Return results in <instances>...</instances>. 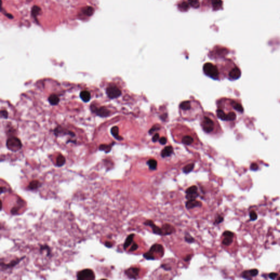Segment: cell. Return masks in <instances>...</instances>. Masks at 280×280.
Listing matches in <instances>:
<instances>
[{
	"label": "cell",
	"mask_w": 280,
	"mask_h": 280,
	"mask_svg": "<svg viewBox=\"0 0 280 280\" xmlns=\"http://www.w3.org/2000/svg\"><path fill=\"white\" fill-rule=\"evenodd\" d=\"M25 256H24L23 257H21L20 258H17L15 259L12 260V261H10L8 264H7L1 262V269L3 268L4 270H6V269H8L14 268L15 266H16L17 265L19 264L20 261L24 260L25 259Z\"/></svg>",
	"instance_id": "obj_13"
},
{
	"label": "cell",
	"mask_w": 280,
	"mask_h": 280,
	"mask_svg": "<svg viewBox=\"0 0 280 280\" xmlns=\"http://www.w3.org/2000/svg\"><path fill=\"white\" fill-rule=\"evenodd\" d=\"M189 3L191 6L197 8L200 6L199 1L198 0H189Z\"/></svg>",
	"instance_id": "obj_34"
},
{
	"label": "cell",
	"mask_w": 280,
	"mask_h": 280,
	"mask_svg": "<svg viewBox=\"0 0 280 280\" xmlns=\"http://www.w3.org/2000/svg\"><path fill=\"white\" fill-rule=\"evenodd\" d=\"M277 279H280V276H279V277H277Z\"/></svg>",
	"instance_id": "obj_49"
},
{
	"label": "cell",
	"mask_w": 280,
	"mask_h": 280,
	"mask_svg": "<svg viewBox=\"0 0 280 280\" xmlns=\"http://www.w3.org/2000/svg\"><path fill=\"white\" fill-rule=\"evenodd\" d=\"M203 70L205 74L207 76L215 80L219 79V73L218 69L215 65L211 63H206L203 66Z\"/></svg>",
	"instance_id": "obj_2"
},
{
	"label": "cell",
	"mask_w": 280,
	"mask_h": 280,
	"mask_svg": "<svg viewBox=\"0 0 280 280\" xmlns=\"http://www.w3.org/2000/svg\"><path fill=\"white\" fill-rule=\"evenodd\" d=\"M173 153V148L171 146H166L161 152V156L162 158H166L171 156Z\"/></svg>",
	"instance_id": "obj_16"
},
{
	"label": "cell",
	"mask_w": 280,
	"mask_h": 280,
	"mask_svg": "<svg viewBox=\"0 0 280 280\" xmlns=\"http://www.w3.org/2000/svg\"><path fill=\"white\" fill-rule=\"evenodd\" d=\"M178 8L182 11H186L189 8V5L186 2H183L178 6Z\"/></svg>",
	"instance_id": "obj_32"
},
{
	"label": "cell",
	"mask_w": 280,
	"mask_h": 280,
	"mask_svg": "<svg viewBox=\"0 0 280 280\" xmlns=\"http://www.w3.org/2000/svg\"><path fill=\"white\" fill-rule=\"evenodd\" d=\"M1 118L5 119L7 118H8V113H7L6 111L2 110L1 111Z\"/></svg>",
	"instance_id": "obj_39"
},
{
	"label": "cell",
	"mask_w": 280,
	"mask_h": 280,
	"mask_svg": "<svg viewBox=\"0 0 280 280\" xmlns=\"http://www.w3.org/2000/svg\"><path fill=\"white\" fill-rule=\"evenodd\" d=\"M186 198L187 200L196 199L199 196L198 188L196 186H192L188 188L186 190Z\"/></svg>",
	"instance_id": "obj_8"
},
{
	"label": "cell",
	"mask_w": 280,
	"mask_h": 280,
	"mask_svg": "<svg viewBox=\"0 0 280 280\" xmlns=\"http://www.w3.org/2000/svg\"><path fill=\"white\" fill-rule=\"evenodd\" d=\"M140 273V269L136 267H131L125 270L124 273L130 279H137Z\"/></svg>",
	"instance_id": "obj_10"
},
{
	"label": "cell",
	"mask_w": 280,
	"mask_h": 280,
	"mask_svg": "<svg viewBox=\"0 0 280 280\" xmlns=\"http://www.w3.org/2000/svg\"><path fill=\"white\" fill-rule=\"evenodd\" d=\"M111 148H112V146H111L110 145L102 144L100 146V147H99V150H100L104 151L106 153H108L110 152V150H111Z\"/></svg>",
	"instance_id": "obj_30"
},
{
	"label": "cell",
	"mask_w": 280,
	"mask_h": 280,
	"mask_svg": "<svg viewBox=\"0 0 280 280\" xmlns=\"http://www.w3.org/2000/svg\"><path fill=\"white\" fill-rule=\"evenodd\" d=\"M161 268L164 269L165 270H167V271H169V270H171V268L170 266H168V265H166V264H162L161 265Z\"/></svg>",
	"instance_id": "obj_41"
},
{
	"label": "cell",
	"mask_w": 280,
	"mask_h": 280,
	"mask_svg": "<svg viewBox=\"0 0 280 280\" xmlns=\"http://www.w3.org/2000/svg\"><path fill=\"white\" fill-rule=\"evenodd\" d=\"M40 11H41V8L37 6H35L33 7L32 8V11H31V13H32V16L33 17L36 18L37 15L39 14Z\"/></svg>",
	"instance_id": "obj_29"
},
{
	"label": "cell",
	"mask_w": 280,
	"mask_h": 280,
	"mask_svg": "<svg viewBox=\"0 0 280 280\" xmlns=\"http://www.w3.org/2000/svg\"><path fill=\"white\" fill-rule=\"evenodd\" d=\"M184 240H185L186 242L189 243H192L195 242L194 238H193V237H192L188 233H186V235H185V237H184Z\"/></svg>",
	"instance_id": "obj_31"
},
{
	"label": "cell",
	"mask_w": 280,
	"mask_h": 280,
	"mask_svg": "<svg viewBox=\"0 0 280 280\" xmlns=\"http://www.w3.org/2000/svg\"><path fill=\"white\" fill-rule=\"evenodd\" d=\"M90 109L92 111L95 113L97 116L101 117H108L110 113V111L104 107L98 108L96 106H94L93 105L90 106Z\"/></svg>",
	"instance_id": "obj_9"
},
{
	"label": "cell",
	"mask_w": 280,
	"mask_h": 280,
	"mask_svg": "<svg viewBox=\"0 0 280 280\" xmlns=\"http://www.w3.org/2000/svg\"><path fill=\"white\" fill-rule=\"evenodd\" d=\"M143 224L144 225H146V226L150 227L151 228L152 230L153 233L154 234L158 235H160V236H162V228H160V227H159L158 226H157L156 225L154 224V222L152 220L147 219L145 222H144Z\"/></svg>",
	"instance_id": "obj_11"
},
{
	"label": "cell",
	"mask_w": 280,
	"mask_h": 280,
	"mask_svg": "<svg viewBox=\"0 0 280 280\" xmlns=\"http://www.w3.org/2000/svg\"><path fill=\"white\" fill-rule=\"evenodd\" d=\"M106 94L110 99H116L119 97L122 92L121 90L115 85L109 86L106 89Z\"/></svg>",
	"instance_id": "obj_7"
},
{
	"label": "cell",
	"mask_w": 280,
	"mask_h": 280,
	"mask_svg": "<svg viewBox=\"0 0 280 280\" xmlns=\"http://www.w3.org/2000/svg\"><path fill=\"white\" fill-rule=\"evenodd\" d=\"M182 142L186 145H190L194 142V139L192 136L187 135L182 137Z\"/></svg>",
	"instance_id": "obj_19"
},
{
	"label": "cell",
	"mask_w": 280,
	"mask_h": 280,
	"mask_svg": "<svg viewBox=\"0 0 280 280\" xmlns=\"http://www.w3.org/2000/svg\"><path fill=\"white\" fill-rule=\"evenodd\" d=\"M212 5L214 10H218L222 6V0H211Z\"/></svg>",
	"instance_id": "obj_25"
},
{
	"label": "cell",
	"mask_w": 280,
	"mask_h": 280,
	"mask_svg": "<svg viewBox=\"0 0 280 280\" xmlns=\"http://www.w3.org/2000/svg\"><path fill=\"white\" fill-rule=\"evenodd\" d=\"M135 235L134 234H131L126 237L124 243L123 244V249L124 250L127 249L130 246L131 243H133V240H134Z\"/></svg>",
	"instance_id": "obj_15"
},
{
	"label": "cell",
	"mask_w": 280,
	"mask_h": 280,
	"mask_svg": "<svg viewBox=\"0 0 280 280\" xmlns=\"http://www.w3.org/2000/svg\"><path fill=\"white\" fill-rule=\"evenodd\" d=\"M7 147L8 150L12 152H17L22 147V144L18 138L12 137L9 138L7 141Z\"/></svg>",
	"instance_id": "obj_4"
},
{
	"label": "cell",
	"mask_w": 280,
	"mask_h": 280,
	"mask_svg": "<svg viewBox=\"0 0 280 280\" xmlns=\"http://www.w3.org/2000/svg\"><path fill=\"white\" fill-rule=\"evenodd\" d=\"M111 132L112 135L115 137L117 140H122V137H120L119 135V129L117 126H113L112 127Z\"/></svg>",
	"instance_id": "obj_27"
},
{
	"label": "cell",
	"mask_w": 280,
	"mask_h": 280,
	"mask_svg": "<svg viewBox=\"0 0 280 280\" xmlns=\"http://www.w3.org/2000/svg\"><path fill=\"white\" fill-rule=\"evenodd\" d=\"M193 257V255H187L186 257H184V261H189Z\"/></svg>",
	"instance_id": "obj_45"
},
{
	"label": "cell",
	"mask_w": 280,
	"mask_h": 280,
	"mask_svg": "<svg viewBox=\"0 0 280 280\" xmlns=\"http://www.w3.org/2000/svg\"><path fill=\"white\" fill-rule=\"evenodd\" d=\"M180 107L182 111H188L191 108V102L189 101H185L180 103Z\"/></svg>",
	"instance_id": "obj_21"
},
{
	"label": "cell",
	"mask_w": 280,
	"mask_h": 280,
	"mask_svg": "<svg viewBox=\"0 0 280 280\" xmlns=\"http://www.w3.org/2000/svg\"><path fill=\"white\" fill-rule=\"evenodd\" d=\"M164 252L165 251L162 245L158 243H155L152 245L148 252L143 254V257L147 260L153 261L156 260L155 254L156 255H159L160 258H162L164 255Z\"/></svg>",
	"instance_id": "obj_1"
},
{
	"label": "cell",
	"mask_w": 280,
	"mask_h": 280,
	"mask_svg": "<svg viewBox=\"0 0 280 280\" xmlns=\"http://www.w3.org/2000/svg\"><path fill=\"white\" fill-rule=\"evenodd\" d=\"M194 163H191V164H188L187 165L184 166L183 168H182V171L183 173L186 174H188L189 173H190V172H192L193 170V169L194 168Z\"/></svg>",
	"instance_id": "obj_24"
},
{
	"label": "cell",
	"mask_w": 280,
	"mask_h": 280,
	"mask_svg": "<svg viewBox=\"0 0 280 280\" xmlns=\"http://www.w3.org/2000/svg\"><path fill=\"white\" fill-rule=\"evenodd\" d=\"M242 276H243V277L245 278V279H251V277H252L251 275V274H250L249 270V271H244V272L243 273V274H242Z\"/></svg>",
	"instance_id": "obj_37"
},
{
	"label": "cell",
	"mask_w": 280,
	"mask_h": 280,
	"mask_svg": "<svg viewBox=\"0 0 280 280\" xmlns=\"http://www.w3.org/2000/svg\"><path fill=\"white\" fill-rule=\"evenodd\" d=\"M257 217H258L257 214V213L255 211H252L250 212V218H251V220L255 221V219H257Z\"/></svg>",
	"instance_id": "obj_36"
},
{
	"label": "cell",
	"mask_w": 280,
	"mask_h": 280,
	"mask_svg": "<svg viewBox=\"0 0 280 280\" xmlns=\"http://www.w3.org/2000/svg\"><path fill=\"white\" fill-rule=\"evenodd\" d=\"M66 162L65 158L62 155L57 156L56 158V165L57 167H61Z\"/></svg>",
	"instance_id": "obj_23"
},
{
	"label": "cell",
	"mask_w": 280,
	"mask_h": 280,
	"mask_svg": "<svg viewBox=\"0 0 280 280\" xmlns=\"http://www.w3.org/2000/svg\"><path fill=\"white\" fill-rule=\"evenodd\" d=\"M48 100L50 104L53 106L57 105L60 101V99L58 96H57L55 94L51 95L48 98Z\"/></svg>",
	"instance_id": "obj_22"
},
{
	"label": "cell",
	"mask_w": 280,
	"mask_h": 280,
	"mask_svg": "<svg viewBox=\"0 0 280 280\" xmlns=\"http://www.w3.org/2000/svg\"><path fill=\"white\" fill-rule=\"evenodd\" d=\"M39 251H40L41 253H42V252L46 251L47 252V257H49L51 255V250L50 249L49 246L48 245H41L40 246Z\"/></svg>",
	"instance_id": "obj_26"
},
{
	"label": "cell",
	"mask_w": 280,
	"mask_h": 280,
	"mask_svg": "<svg viewBox=\"0 0 280 280\" xmlns=\"http://www.w3.org/2000/svg\"><path fill=\"white\" fill-rule=\"evenodd\" d=\"M80 97L81 99L85 102H89L91 99V94L90 92L87 90H83L80 93Z\"/></svg>",
	"instance_id": "obj_18"
},
{
	"label": "cell",
	"mask_w": 280,
	"mask_h": 280,
	"mask_svg": "<svg viewBox=\"0 0 280 280\" xmlns=\"http://www.w3.org/2000/svg\"><path fill=\"white\" fill-rule=\"evenodd\" d=\"M222 236L223 239L222 241V243L224 246L229 247L231 246L234 241L235 240V234L234 233L230 231H225L223 233Z\"/></svg>",
	"instance_id": "obj_6"
},
{
	"label": "cell",
	"mask_w": 280,
	"mask_h": 280,
	"mask_svg": "<svg viewBox=\"0 0 280 280\" xmlns=\"http://www.w3.org/2000/svg\"><path fill=\"white\" fill-rule=\"evenodd\" d=\"M216 122L209 117L205 116L201 122V126L206 133H211L216 128Z\"/></svg>",
	"instance_id": "obj_3"
},
{
	"label": "cell",
	"mask_w": 280,
	"mask_h": 280,
	"mask_svg": "<svg viewBox=\"0 0 280 280\" xmlns=\"http://www.w3.org/2000/svg\"><path fill=\"white\" fill-rule=\"evenodd\" d=\"M167 142V140L165 137H162L159 140V142L161 143L162 144H166Z\"/></svg>",
	"instance_id": "obj_43"
},
{
	"label": "cell",
	"mask_w": 280,
	"mask_h": 280,
	"mask_svg": "<svg viewBox=\"0 0 280 280\" xmlns=\"http://www.w3.org/2000/svg\"><path fill=\"white\" fill-rule=\"evenodd\" d=\"M251 168L252 170H256L257 168H258V166L257 165L255 164H253L252 165H251Z\"/></svg>",
	"instance_id": "obj_47"
},
{
	"label": "cell",
	"mask_w": 280,
	"mask_h": 280,
	"mask_svg": "<svg viewBox=\"0 0 280 280\" xmlns=\"http://www.w3.org/2000/svg\"><path fill=\"white\" fill-rule=\"evenodd\" d=\"M77 279L78 280H95V275L93 270L90 269H86L77 273Z\"/></svg>",
	"instance_id": "obj_5"
},
{
	"label": "cell",
	"mask_w": 280,
	"mask_h": 280,
	"mask_svg": "<svg viewBox=\"0 0 280 280\" xmlns=\"http://www.w3.org/2000/svg\"><path fill=\"white\" fill-rule=\"evenodd\" d=\"M159 128H160V126L159 125H156L152 128V129L150 130V133H153V132H154L155 131L159 129Z\"/></svg>",
	"instance_id": "obj_40"
},
{
	"label": "cell",
	"mask_w": 280,
	"mask_h": 280,
	"mask_svg": "<svg viewBox=\"0 0 280 280\" xmlns=\"http://www.w3.org/2000/svg\"><path fill=\"white\" fill-rule=\"evenodd\" d=\"M162 230V237L170 235L176 232V229L174 226L168 223L163 224L161 227Z\"/></svg>",
	"instance_id": "obj_12"
},
{
	"label": "cell",
	"mask_w": 280,
	"mask_h": 280,
	"mask_svg": "<svg viewBox=\"0 0 280 280\" xmlns=\"http://www.w3.org/2000/svg\"><path fill=\"white\" fill-rule=\"evenodd\" d=\"M95 12V10L93 7L90 6H88L85 7L83 9V13L84 14L87 15L88 17L92 16Z\"/></svg>",
	"instance_id": "obj_28"
},
{
	"label": "cell",
	"mask_w": 280,
	"mask_h": 280,
	"mask_svg": "<svg viewBox=\"0 0 280 280\" xmlns=\"http://www.w3.org/2000/svg\"><path fill=\"white\" fill-rule=\"evenodd\" d=\"M138 248V244H137V243H135V242H134V243H132V245L131 246L130 249H129V252H131L135 251L136 250H137Z\"/></svg>",
	"instance_id": "obj_35"
},
{
	"label": "cell",
	"mask_w": 280,
	"mask_h": 280,
	"mask_svg": "<svg viewBox=\"0 0 280 280\" xmlns=\"http://www.w3.org/2000/svg\"><path fill=\"white\" fill-rule=\"evenodd\" d=\"M159 138V135L158 134H156L153 137V138H152V141L153 142H156L158 140V139Z\"/></svg>",
	"instance_id": "obj_44"
},
{
	"label": "cell",
	"mask_w": 280,
	"mask_h": 280,
	"mask_svg": "<svg viewBox=\"0 0 280 280\" xmlns=\"http://www.w3.org/2000/svg\"><path fill=\"white\" fill-rule=\"evenodd\" d=\"M105 246H106L108 248H111L112 246H113L112 243H111V242H109V241H106L105 243Z\"/></svg>",
	"instance_id": "obj_46"
},
{
	"label": "cell",
	"mask_w": 280,
	"mask_h": 280,
	"mask_svg": "<svg viewBox=\"0 0 280 280\" xmlns=\"http://www.w3.org/2000/svg\"><path fill=\"white\" fill-rule=\"evenodd\" d=\"M147 164L148 165L149 168L152 171L156 170L157 168L158 163L156 160L153 159H150L147 162Z\"/></svg>",
	"instance_id": "obj_20"
},
{
	"label": "cell",
	"mask_w": 280,
	"mask_h": 280,
	"mask_svg": "<svg viewBox=\"0 0 280 280\" xmlns=\"http://www.w3.org/2000/svg\"><path fill=\"white\" fill-rule=\"evenodd\" d=\"M6 191V188H5V187H1V194L5 193Z\"/></svg>",
	"instance_id": "obj_48"
},
{
	"label": "cell",
	"mask_w": 280,
	"mask_h": 280,
	"mask_svg": "<svg viewBox=\"0 0 280 280\" xmlns=\"http://www.w3.org/2000/svg\"><path fill=\"white\" fill-rule=\"evenodd\" d=\"M223 221H224L223 217H222L221 215H218L217 216V217L215 219V221L213 222V224H214V225H218V224L221 223L222 222H223Z\"/></svg>",
	"instance_id": "obj_33"
},
{
	"label": "cell",
	"mask_w": 280,
	"mask_h": 280,
	"mask_svg": "<svg viewBox=\"0 0 280 280\" xmlns=\"http://www.w3.org/2000/svg\"><path fill=\"white\" fill-rule=\"evenodd\" d=\"M30 1H31V0H30Z\"/></svg>",
	"instance_id": "obj_50"
},
{
	"label": "cell",
	"mask_w": 280,
	"mask_h": 280,
	"mask_svg": "<svg viewBox=\"0 0 280 280\" xmlns=\"http://www.w3.org/2000/svg\"><path fill=\"white\" fill-rule=\"evenodd\" d=\"M277 276H278V274L276 273H271L269 274V277L270 279H276V277H277Z\"/></svg>",
	"instance_id": "obj_42"
},
{
	"label": "cell",
	"mask_w": 280,
	"mask_h": 280,
	"mask_svg": "<svg viewBox=\"0 0 280 280\" xmlns=\"http://www.w3.org/2000/svg\"><path fill=\"white\" fill-rule=\"evenodd\" d=\"M249 272H250V274L251 275L252 277H253V276H255L256 275H257L258 274V271L257 269H251L249 270Z\"/></svg>",
	"instance_id": "obj_38"
},
{
	"label": "cell",
	"mask_w": 280,
	"mask_h": 280,
	"mask_svg": "<svg viewBox=\"0 0 280 280\" xmlns=\"http://www.w3.org/2000/svg\"><path fill=\"white\" fill-rule=\"evenodd\" d=\"M202 203L196 199L188 200L186 202V207L187 210L193 209L196 207H201Z\"/></svg>",
	"instance_id": "obj_14"
},
{
	"label": "cell",
	"mask_w": 280,
	"mask_h": 280,
	"mask_svg": "<svg viewBox=\"0 0 280 280\" xmlns=\"http://www.w3.org/2000/svg\"><path fill=\"white\" fill-rule=\"evenodd\" d=\"M41 183L38 180H33L30 182L29 186H27V189L30 190H35L41 187Z\"/></svg>",
	"instance_id": "obj_17"
}]
</instances>
